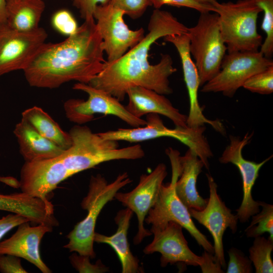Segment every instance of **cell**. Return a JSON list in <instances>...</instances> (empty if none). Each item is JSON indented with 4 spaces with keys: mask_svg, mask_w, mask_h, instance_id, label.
<instances>
[{
    "mask_svg": "<svg viewBox=\"0 0 273 273\" xmlns=\"http://www.w3.org/2000/svg\"><path fill=\"white\" fill-rule=\"evenodd\" d=\"M188 28L170 12L155 9L151 16L148 33L117 60L107 63L88 83L124 100L128 89L139 86L167 95L172 93L169 77L176 71L171 57L161 54L159 62L150 63V48L158 39L169 35L187 33Z\"/></svg>",
    "mask_w": 273,
    "mask_h": 273,
    "instance_id": "obj_1",
    "label": "cell"
},
{
    "mask_svg": "<svg viewBox=\"0 0 273 273\" xmlns=\"http://www.w3.org/2000/svg\"><path fill=\"white\" fill-rule=\"evenodd\" d=\"M103 40L95 20H84L73 34L58 43L46 42L23 70L28 84L57 88L70 81L88 83L103 69Z\"/></svg>",
    "mask_w": 273,
    "mask_h": 273,
    "instance_id": "obj_2",
    "label": "cell"
},
{
    "mask_svg": "<svg viewBox=\"0 0 273 273\" xmlns=\"http://www.w3.org/2000/svg\"><path fill=\"white\" fill-rule=\"evenodd\" d=\"M69 133L72 144L58 159L62 169L70 177L103 162L136 160L145 156L140 145L119 148L118 141L106 139L85 125H76Z\"/></svg>",
    "mask_w": 273,
    "mask_h": 273,
    "instance_id": "obj_3",
    "label": "cell"
},
{
    "mask_svg": "<svg viewBox=\"0 0 273 273\" xmlns=\"http://www.w3.org/2000/svg\"><path fill=\"white\" fill-rule=\"evenodd\" d=\"M131 181L126 172L119 174L110 183L100 174L92 175L87 195L81 202L82 208L87 211V215L67 235L69 241L63 247L70 252L95 258L94 239L98 216L105 205L113 199L116 193Z\"/></svg>",
    "mask_w": 273,
    "mask_h": 273,
    "instance_id": "obj_4",
    "label": "cell"
},
{
    "mask_svg": "<svg viewBox=\"0 0 273 273\" xmlns=\"http://www.w3.org/2000/svg\"><path fill=\"white\" fill-rule=\"evenodd\" d=\"M212 6L218 15L220 32L228 53L259 51L262 37L257 32V20L262 10L254 0L216 1Z\"/></svg>",
    "mask_w": 273,
    "mask_h": 273,
    "instance_id": "obj_5",
    "label": "cell"
},
{
    "mask_svg": "<svg viewBox=\"0 0 273 273\" xmlns=\"http://www.w3.org/2000/svg\"><path fill=\"white\" fill-rule=\"evenodd\" d=\"M165 152L171 164V180L170 183L162 185L157 201L148 212L145 222L152 225L150 231L161 229L169 221L175 222L188 231L205 251L214 254L213 246L196 228L188 209L176 194L175 184L180 173L179 152L171 148Z\"/></svg>",
    "mask_w": 273,
    "mask_h": 273,
    "instance_id": "obj_6",
    "label": "cell"
},
{
    "mask_svg": "<svg viewBox=\"0 0 273 273\" xmlns=\"http://www.w3.org/2000/svg\"><path fill=\"white\" fill-rule=\"evenodd\" d=\"M211 12L201 13L197 24L188 28L189 50L195 60L200 86L219 71L227 48L220 32L218 16Z\"/></svg>",
    "mask_w": 273,
    "mask_h": 273,
    "instance_id": "obj_7",
    "label": "cell"
},
{
    "mask_svg": "<svg viewBox=\"0 0 273 273\" xmlns=\"http://www.w3.org/2000/svg\"><path fill=\"white\" fill-rule=\"evenodd\" d=\"M146 124L142 126L130 128H118L99 132L104 138L116 141L138 143L159 138L175 139L192 150L200 158L207 156L210 152V147L204 135L205 126L196 127H167L159 115L148 114Z\"/></svg>",
    "mask_w": 273,
    "mask_h": 273,
    "instance_id": "obj_8",
    "label": "cell"
},
{
    "mask_svg": "<svg viewBox=\"0 0 273 273\" xmlns=\"http://www.w3.org/2000/svg\"><path fill=\"white\" fill-rule=\"evenodd\" d=\"M73 89L85 93L87 100L71 99L64 104L66 117L81 125L92 121L95 114L116 116L132 127L144 126L146 120L132 115L118 100L101 89L87 83L77 82Z\"/></svg>",
    "mask_w": 273,
    "mask_h": 273,
    "instance_id": "obj_9",
    "label": "cell"
},
{
    "mask_svg": "<svg viewBox=\"0 0 273 273\" xmlns=\"http://www.w3.org/2000/svg\"><path fill=\"white\" fill-rule=\"evenodd\" d=\"M272 65V60L264 57L259 51L228 53L219 71L202 86L201 92L221 93L232 98L249 77Z\"/></svg>",
    "mask_w": 273,
    "mask_h": 273,
    "instance_id": "obj_10",
    "label": "cell"
},
{
    "mask_svg": "<svg viewBox=\"0 0 273 273\" xmlns=\"http://www.w3.org/2000/svg\"><path fill=\"white\" fill-rule=\"evenodd\" d=\"M124 15L123 11L109 3L98 5L95 9L93 16L103 40L107 63L119 59L145 36L143 28H129L123 19Z\"/></svg>",
    "mask_w": 273,
    "mask_h": 273,
    "instance_id": "obj_11",
    "label": "cell"
},
{
    "mask_svg": "<svg viewBox=\"0 0 273 273\" xmlns=\"http://www.w3.org/2000/svg\"><path fill=\"white\" fill-rule=\"evenodd\" d=\"M48 34L42 27L18 31L0 26V76L25 70L46 43Z\"/></svg>",
    "mask_w": 273,
    "mask_h": 273,
    "instance_id": "obj_12",
    "label": "cell"
},
{
    "mask_svg": "<svg viewBox=\"0 0 273 273\" xmlns=\"http://www.w3.org/2000/svg\"><path fill=\"white\" fill-rule=\"evenodd\" d=\"M253 134V132L250 134L247 132L243 139L230 135V143L219 158L221 163H231L236 165L241 175L243 199L236 211L238 220L242 223L248 221L251 216L260 211L259 202L253 199L252 190L260 168L272 157L271 155L259 163L246 160L243 157V149L250 142Z\"/></svg>",
    "mask_w": 273,
    "mask_h": 273,
    "instance_id": "obj_13",
    "label": "cell"
},
{
    "mask_svg": "<svg viewBox=\"0 0 273 273\" xmlns=\"http://www.w3.org/2000/svg\"><path fill=\"white\" fill-rule=\"evenodd\" d=\"M167 175L166 166L158 164L148 174H143L138 185L128 193L117 192L114 198L135 213L138 220V231L133 238L135 245L140 244L143 239L152 234L144 226L145 218L155 205L163 184Z\"/></svg>",
    "mask_w": 273,
    "mask_h": 273,
    "instance_id": "obj_14",
    "label": "cell"
},
{
    "mask_svg": "<svg viewBox=\"0 0 273 273\" xmlns=\"http://www.w3.org/2000/svg\"><path fill=\"white\" fill-rule=\"evenodd\" d=\"M209 188V198L205 207L202 210L189 209L192 217L204 225L212 235L214 241V255L225 268L222 238L224 232L230 228L233 233L237 230L238 217L232 213L217 193V185L209 174H206Z\"/></svg>",
    "mask_w": 273,
    "mask_h": 273,
    "instance_id": "obj_15",
    "label": "cell"
},
{
    "mask_svg": "<svg viewBox=\"0 0 273 273\" xmlns=\"http://www.w3.org/2000/svg\"><path fill=\"white\" fill-rule=\"evenodd\" d=\"M163 38L165 41L172 43L175 47L180 58L190 102L187 126L196 127L208 124L216 131L224 134L225 130L222 123L219 120H211L207 118L200 106L198 101V89L200 86L199 76L190 53V40L188 33L169 35Z\"/></svg>",
    "mask_w": 273,
    "mask_h": 273,
    "instance_id": "obj_16",
    "label": "cell"
},
{
    "mask_svg": "<svg viewBox=\"0 0 273 273\" xmlns=\"http://www.w3.org/2000/svg\"><path fill=\"white\" fill-rule=\"evenodd\" d=\"M178 223L170 221L163 228L150 231L154 235L153 241L143 250L146 254L159 252L160 265L164 267L168 264L183 263L188 265L199 266L201 256H198L189 248Z\"/></svg>",
    "mask_w": 273,
    "mask_h": 273,
    "instance_id": "obj_17",
    "label": "cell"
},
{
    "mask_svg": "<svg viewBox=\"0 0 273 273\" xmlns=\"http://www.w3.org/2000/svg\"><path fill=\"white\" fill-rule=\"evenodd\" d=\"M53 231V227L38 224L31 226L29 222L19 224L9 238L0 242V254H10L22 258L34 265L42 273H51V269L42 261L40 244L44 235Z\"/></svg>",
    "mask_w": 273,
    "mask_h": 273,
    "instance_id": "obj_18",
    "label": "cell"
},
{
    "mask_svg": "<svg viewBox=\"0 0 273 273\" xmlns=\"http://www.w3.org/2000/svg\"><path fill=\"white\" fill-rule=\"evenodd\" d=\"M126 96L128 102L125 106L133 115L142 118L148 114H157L169 118L175 126L187 127V116L180 112L164 95L142 86L128 89Z\"/></svg>",
    "mask_w": 273,
    "mask_h": 273,
    "instance_id": "obj_19",
    "label": "cell"
},
{
    "mask_svg": "<svg viewBox=\"0 0 273 273\" xmlns=\"http://www.w3.org/2000/svg\"><path fill=\"white\" fill-rule=\"evenodd\" d=\"M0 210L22 215L34 224L53 228L59 225L51 202L23 192L9 194L0 193Z\"/></svg>",
    "mask_w": 273,
    "mask_h": 273,
    "instance_id": "obj_20",
    "label": "cell"
},
{
    "mask_svg": "<svg viewBox=\"0 0 273 273\" xmlns=\"http://www.w3.org/2000/svg\"><path fill=\"white\" fill-rule=\"evenodd\" d=\"M180 173L175 184L176 194L189 209L202 210L206 206L208 199H204L197 191L198 176L204 167L197 155L188 149L185 154L179 157Z\"/></svg>",
    "mask_w": 273,
    "mask_h": 273,
    "instance_id": "obj_21",
    "label": "cell"
},
{
    "mask_svg": "<svg viewBox=\"0 0 273 273\" xmlns=\"http://www.w3.org/2000/svg\"><path fill=\"white\" fill-rule=\"evenodd\" d=\"M133 212L128 208L119 210L115 221L117 224L116 233L111 236L95 232L94 242L110 245L117 254L122 267V273L143 272L139 260L131 253L127 240V232Z\"/></svg>",
    "mask_w": 273,
    "mask_h": 273,
    "instance_id": "obj_22",
    "label": "cell"
},
{
    "mask_svg": "<svg viewBox=\"0 0 273 273\" xmlns=\"http://www.w3.org/2000/svg\"><path fill=\"white\" fill-rule=\"evenodd\" d=\"M13 132L25 162L52 159L65 151L42 136L30 124L22 119L16 125Z\"/></svg>",
    "mask_w": 273,
    "mask_h": 273,
    "instance_id": "obj_23",
    "label": "cell"
},
{
    "mask_svg": "<svg viewBox=\"0 0 273 273\" xmlns=\"http://www.w3.org/2000/svg\"><path fill=\"white\" fill-rule=\"evenodd\" d=\"M45 7L43 0H7L6 25L18 31L34 30L39 27Z\"/></svg>",
    "mask_w": 273,
    "mask_h": 273,
    "instance_id": "obj_24",
    "label": "cell"
},
{
    "mask_svg": "<svg viewBox=\"0 0 273 273\" xmlns=\"http://www.w3.org/2000/svg\"><path fill=\"white\" fill-rule=\"evenodd\" d=\"M22 119L30 124L42 136L64 150L72 144L69 132L64 131L59 125L41 108L33 106L22 113Z\"/></svg>",
    "mask_w": 273,
    "mask_h": 273,
    "instance_id": "obj_25",
    "label": "cell"
},
{
    "mask_svg": "<svg viewBox=\"0 0 273 273\" xmlns=\"http://www.w3.org/2000/svg\"><path fill=\"white\" fill-rule=\"evenodd\" d=\"M272 250L273 240L261 236L255 238L249 252V259L255 267L256 273H272Z\"/></svg>",
    "mask_w": 273,
    "mask_h": 273,
    "instance_id": "obj_26",
    "label": "cell"
},
{
    "mask_svg": "<svg viewBox=\"0 0 273 273\" xmlns=\"http://www.w3.org/2000/svg\"><path fill=\"white\" fill-rule=\"evenodd\" d=\"M259 202L262 209L252 216V221L245 231L246 235L255 238L267 232L268 238L273 240V206L264 202Z\"/></svg>",
    "mask_w": 273,
    "mask_h": 273,
    "instance_id": "obj_27",
    "label": "cell"
},
{
    "mask_svg": "<svg viewBox=\"0 0 273 273\" xmlns=\"http://www.w3.org/2000/svg\"><path fill=\"white\" fill-rule=\"evenodd\" d=\"M264 13L261 28L266 37L260 52L264 57L271 59L273 54V0H254Z\"/></svg>",
    "mask_w": 273,
    "mask_h": 273,
    "instance_id": "obj_28",
    "label": "cell"
},
{
    "mask_svg": "<svg viewBox=\"0 0 273 273\" xmlns=\"http://www.w3.org/2000/svg\"><path fill=\"white\" fill-rule=\"evenodd\" d=\"M243 87L253 92L263 95L273 92V65L249 77Z\"/></svg>",
    "mask_w": 273,
    "mask_h": 273,
    "instance_id": "obj_29",
    "label": "cell"
},
{
    "mask_svg": "<svg viewBox=\"0 0 273 273\" xmlns=\"http://www.w3.org/2000/svg\"><path fill=\"white\" fill-rule=\"evenodd\" d=\"M52 24L55 29L67 36L74 34L79 27L72 14L65 9L60 10L53 15Z\"/></svg>",
    "mask_w": 273,
    "mask_h": 273,
    "instance_id": "obj_30",
    "label": "cell"
},
{
    "mask_svg": "<svg viewBox=\"0 0 273 273\" xmlns=\"http://www.w3.org/2000/svg\"><path fill=\"white\" fill-rule=\"evenodd\" d=\"M109 3L123 11L125 15L132 19L140 18L152 6L151 0H110Z\"/></svg>",
    "mask_w": 273,
    "mask_h": 273,
    "instance_id": "obj_31",
    "label": "cell"
},
{
    "mask_svg": "<svg viewBox=\"0 0 273 273\" xmlns=\"http://www.w3.org/2000/svg\"><path fill=\"white\" fill-rule=\"evenodd\" d=\"M90 257L75 252L69 257L72 266L80 273H104L109 271V268L100 259L95 264L90 262Z\"/></svg>",
    "mask_w": 273,
    "mask_h": 273,
    "instance_id": "obj_32",
    "label": "cell"
},
{
    "mask_svg": "<svg viewBox=\"0 0 273 273\" xmlns=\"http://www.w3.org/2000/svg\"><path fill=\"white\" fill-rule=\"evenodd\" d=\"M229 261L227 273H251L253 271L252 262L241 250L231 248L228 251Z\"/></svg>",
    "mask_w": 273,
    "mask_h": 273,
    "instance_id": "obj_33",
    "label": "cell"
},
{
    "mask_svg": "<svg viewBox=\"0 0 273 273\" xmlns=\"http://www.w3.org/2000/svg\"><path fill=\"white\" fill-rule=\"evenodd\" d=\"M152 6L157 9H160L163 5H167L177 7H187L194 9L201 13L215 12L213 7L206 6L198 4L192 0H151Z\"/></svg>",
    "mask_w": 273,
    "mask_h": 273,
    "instance_id": "obj_34",
    "label": "cell"
},
{
    "mask_svg": "<svg viewBox=\"0 0 273 273\" xmlns=\"http://www.w3.org/2000/svg\"><path fill=\"white\" fill-rule=\"evenodd\" d=\"M0 272L2 273H27L20 257L10 254H0Z\"/></svg>",
    "mask_w": 273,
    "mask_h": 273,
    "instance_id": "obj_35",
    "label": "cell"
},
{
    "mask_svg": "<svg viewBox=\"0 0 273 273\" xmlns=\"http://www.w3.org/2000/svg\"><path fill=\"white\" fill-rule=\"evenodd\" d=\"M110 0H72L73 6L78 10L80 16L84 20L94 19V12L96 6L105 4Z\"/></svg>",
    "mask_w": 273,
    "mask_h": 273,
    "instance_id": "obj_36",
    "label": "cell"
},
{
    "mask_svg": "<svg viewBox=\"0 0 273 273\" xmlns=\"http://www.w3.org/2000/svg\"><path fill=\"white\" fill-rule=\"evenodd\" d=\"M25 222L30 221L22 215L13 213L0 218V240L12 229Z\"/></svg>",
    "mask_w": 273,
    "mask_h": 273,
    "instance_id": "obj_37",
    "label": "cell"
},
{
    "mask_svg": "<svg viewBox=\"0 0 273 273\" xmlns=\"http://www.w3.org/2000/svg\"><path fill=\"white\" fill-rule=\"evenodd\" d=\"M201 257V263L199 266L202 272H224L220 263L213 254L204 250Z\"/></svg>",
    "mask_w": 273,
    "mask_h": 273,
    "instance_id": "obj_38",
    "label": "cell"
},
{
    "mask_svg": "<svg viewBox=\"0 0 273 273\" xmlns=\"http://www.w3.org/2000/svg\"><path fill=\"white\" fill-rule=\"evenodd\" d=\"M7 18V0H0V26L6 24Z\"/></svg>",
    "mask_w": 273,
    "mask_h": 273,
    "instance_id": "obj_39",
    "label": "cell"
},
{
    "mask_svg": "<svg viewBox=\"0 0 273 273\" xmlns=\"http://www.w3.org/2000/svg\"><path fill=\"white\" fill-rule=\"evenodd\" d=\"M0 181L14 188H20V181L12 176L0 177Z\"/></svg>",
    "mask_w": 273,
    "mask_h": 273,
    "instance_id": "obj_40",
    "label": "cell"
},
{
    "mask_svg": "<svg viewBox=\"0 0 273 273\" xmlns=\"http://www.w3.org/2000/svg\"><path fill=\"white\" fill-rule=\"evenodd\" d=\"M194 2L202 5L213 7V3L216 0H192Z\"/></svg>",
    "mask_w": 273,
    "mask_h": 273,
    "instance_id": "obj_41",
    "label": "cell"
}]
</instances>
